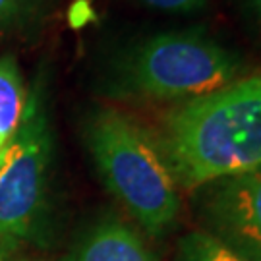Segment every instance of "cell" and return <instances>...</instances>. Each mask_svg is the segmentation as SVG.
<instances>
[{"label":"cell","mask_w":261,"mask_h":261,"mask_svg":"<svg viewBox=\"0 0 261 261\" xmlns=\"http://www.w3.org/2000/svg\"><path fill=\"white\" fill-rule=\"evenodd\" d=\"M85 140L112 196L149 234L167 232L180 215V196L159 141L140 122L114 109L95 112Z\"/></svg>","instance_id":"3"},{"label":"cell","mask_w":261,"mask_h":261,"mask_svg":"<svg viewBox=\"0 0 261 261\" xmlns=\"http://www.w3.org/2000/svg\"><path fill=\"white\" fill-rule=\"evenodd\" d=\"M242 62L201 31L159 33L126 48L109 72L107 93L136 101H192L238 80Z\"/></svg>","instance_id":"2"},{"label":"cell","mask_w":261,"mask_h":261,"mask_svg":"<svg viewBox=\"0 0 261 261\" xmlns=\"http://www.w3.org/2000/svg\"><path fill=\"white\" fill-rule=\"evenodd\" d=\"M25 107L23 82L12 56L0 58V147L16 134Z\"/></svg>","instance_id":"7"},{"label":"cell","mask_w":261,"mask_h":261,"mask_svg":"<svg viewBox=\"0 0 261 261\" xmlns=\"http://www.w3.org/2000/svg\"><path fill=\"white\" fill-rule=\"evenodd\" d=\"M70 261H155L130 226L105 221L93 226L77 244Z\"/></svg>","instance_id":"6"},{"label":"cell","mask_w":261,"mask_h":261,"mask_svg":"<svg viewBox=\"0 0 261 261\" xmlns=\"http://www.w3.org/2000/svg\"><path fill=\"white\" fill-rule=\"evenodd\" d=\"M209 234L246 261H261V167L213 182L205 205Z\"/></svg>","instance_id":"5"},{"label":"cell","mask_w":261,"mask_h":261,"mask_svg":"<svg viewBox=\"0 0 261 261\" xmlns=\"http://www.w3.org/2000/svg\"><path fill=\"white\" fill-rule=\"evenodd\" d=\"M159 147L186 190L261 167V74L178 103L163 118Z\"/></svg>","instance_id":"1"},{"label":"cell","mask_w":261,"mask_h":261,"mask_svg":"<svg viewBox=\"0 0 261 261\" xmlns=\"http://www.w3.org/2000/svg\"><path fill=\"white\" fill-rule=\"evenodd\" d=\"M252 4H253V8H255L261 14V0H252Z\"/></svg>","instance_id":"11"},{"label":"cell","mask_w":261,"mask_h":261,"mask_svg":"<svg viewBox=\"0 0 261 261\" xmlns=\"http://www.w3.org/2000/svg\"><path fill=\"white\" fill-rule=\"evenodd\" d=\"M141 2L151 8L172 12V14H190L207 6V0H141Z\"/></svg>","instance_id":"9"},{"label":"cell","mask_w":261,"mask_h":261,"mask_svg":"<svg viewBox=\"0 0 261 261\" xmlns=\"http://www.w3.org/2000/svg\"><path fill=\"white\" fill-rule=\"evenodd\" d=\"M4 244L6 242H2V240H0V259H2V246H4Z\"/></svg>","instance_id":"12"},{"label":"cell","mask_w":261,"mask_h":261,"mask_svg":"<svg viewBox=\"0 0 261 261\" xmlns=\"http://www.w3.org/2000/svg\"><path fill=\"white\" fill-rule=\"evenodd\" d=\"M50 134L41 93L29 97L10 140L8 161L0 172V240L29 236L37 223L47 190Z\"/></svg>","instance_id":"4"},{"label":"cell","mask_w":261,"mask_h":261,"mask_svg":"<svg viewBox=\"0 0 261 261\" xmlns=\"http://www.w3.org/2000/svg\"><path fill=\"white\" fill-rule=\"evenodd\" d=\"M180 261H246L213 234L192 232L180 240Z\"/></svg>","instance_id":"8"},{"label":"cell","mask_w":261,"mask_h":261,"mask_svg":"<svg viewBox=\"0 0 261 261\" xmlns=\"http://www.w3.org/2000/svg\"><path fill=\"white\" fill-rule=\"evenodd\" d=\"M29 0H0V25L16 23Z\"/></svg>","instance_id":"10"}]
</instances>
